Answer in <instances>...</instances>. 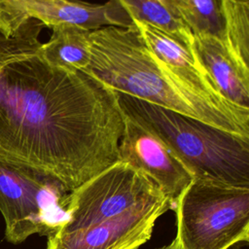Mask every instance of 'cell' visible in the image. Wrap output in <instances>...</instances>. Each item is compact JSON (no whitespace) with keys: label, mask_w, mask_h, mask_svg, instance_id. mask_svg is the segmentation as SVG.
Segmentation results:
<instances>
[{"label":"cell","mask_w":249,"mask_h":249,"mask_svg":"<svg viewBox=\"0 0 249 249\" xmlns=\"http://www.w3.org/2000/svg\"><path fill=\"white\" fill-rule=\"evenodd\" d=\"M43 24L0 35V159L29 166L66 193L118 160L124 116L115 90L39 54Z\"/></svg>","instance_id":"obj_1"},{"label":"cell","mask_w":249,"mask_h":249,"mask_svg":"<svg viewBox=\"0 0 249 249\" xmlns=\"http://www.w3.org/2000/svg\"><path fill=\"white\" fill-rule=\"evenodd\" d=\"M89 44L83 72L111 89L249 137V108L214 100L182 81L147 49L133 23L90 31Z\"/></svg>","instance_id":"obj_2"},{"label":"cell","mask_w":249,"mask_h":249,"mask_svg":"<svg viewBox=\"0 0 249 249\" xmlns=\"http://www.w3.org/2000/svg\"><path fill=\"white\" fill-rule=\"evenodd\" d=\"M116 93L123 113L159 136L194 179L249 188V137Z\"/></svg>","instance_id":"obj_3"},{"label":"cell","mask_w":249,"mask_h":249,"mask_svg":"<svg viewBox=\"0 0 249 249\" xmlns=\"http://www.w3.org/2000/svg\"><path fill=\"white\" fill-rule=\"evenodd\" d=\"M184 249H233L249 241V188L194 179L176 199Z\"/></svg>","instance_id":"obj_4"},{"label":"cell","mask_w":249,"mask_h":249,"mask_svg":"<svg viewBox=\"0 0 249 249\" xmlns=\"http://www.w3.org/2000/svg\"><path fill=\"white\" fill-rule=\"evenodd\" d=\"M67 193L24 164L0 159V212L5 239L19 244L33 234L49 235L66 222Z\"/></svg>","instance_id":"obj_5"},{"label":"cell","mask_w":249,"mask_h":249,"mask_svg":"<svg viewBox=\"0 0 249 249\" xmlns=\"http://www.w3.org/2000/svg\"><path fill=\"white\" fill-rule=\"evenodd\" d=\"M160 194L142 172L117 160L68 193L67 219L55 231H70L110 219Z\"/></svg>","instance_id":"obj_6"},{"label":"cell","mask_w":249,"mask_h":249,"mask_svg":"<svg viewBox=\"0 0 249 249\" xmlns=\"http://www.w3.org/2000/svg\"><path fill=\"white\" fill-rule=\"evenodd\" d=\"M169 209L168 198L160 194L110 219L70 231H53L47 235L46 249H138Z\"/></svg>","instance_id":"obj_7"},{"label":"cell","mask_w":249,"mask_h":249,"mask_svg":"<svg viewBox=\"0 0 249 249\" xmlns=\"http://www.w3.org/2000/svg\"><path fill=\"white\" fill-rule=\"evenodd\" d=\"M124 116L118 147V160L148 177L168 198L171 209L181 193L194 180L193 175L155 133Z\"/></svg>","instance_id":"obj_8"},{"label":"cell","mask_w":249,"mask_h":249,"mask_svg":"<svg viewBox=\"0 0 249 249\" xmlns=\"http://www.w3.org/2000/svg\"><path fill=\"white\" fill-rule=\"evenodd\" d=\"M147 49L174 75L202 94L219 102H231L219 92L191 44L187 45L149 23L132 20ZM232 103V102H231Z\"/></svg>","instance_id":"obj_9"},{"label":"cell","mask_w":249,"mask_h":249,"mask_svg":"<svg viewBox=\"0 0 249 249\" xmlns=\"http://www.w3.org/2000/svg\"><path fill=\"white\" fill-rule=\"evenodd\" d=\"M31 18L43 25H70L93 31L105 27H130L132 19L115 0L95 5L75 0H50L34 6Z\"/></svg>","instance_id":"obj_10"},{"label":"cell","mask_w":249,"mask_h":249,"mask_svg":"<svg viewBox=\"0 0 249 249\" xmlns=\"http://www.w3.org/2000/svg\"><path fill=\"white\" fill-rule=\"evenodd\" d=\"M192 48L221 95L249 108V68L238 62L216 36L193 34Z\"/></svg>","instance_id":"obj_11"},{"label":"cell","mask_w":249,"mask_h":249,"mask_svg":"<svg viewBox=\"0 0 249 249\" xmlns=\"http://www.w3.org/2000/svg\"><path fill=\"white\" fill-rule=\"evenodd\" d=\"M52 36L38 53L50 65L67 71H83L90 61V31L70 26L51 27Z\"/></svg>","instance_id":"obj_12"},{"label":"cell","mask_w":249,"mask_h":249,"mask_svg":"<svg viewBox=\"0 0 249 249\" xmlns=\"http://www.w3.org/2000/svg\"><path fill=\"white\" fill-rule=\"evenodd\" d=\"M131 19L156 26L184 44H191L193 33L180 11L166 0H115Z\"/></svg>","instance_id":"obj_13"},{"label":"cell","mask_w":249,"mask_h":249,"mask_svg":"<svg viewBox=\"0 0 249 249\" xmlns=\"http://www.w3.org/2000/svg\"><path fill=\"white\" fill-rule=\"evenodd\" d=\"M222 41L243 66L249 68V0H221Z\"/></svg>","instance_id":"obj_14"},{"label":"cell","mask_w":249,"mask_h":249,"mask_svg":"<svg viewBox=\"0 0 249 249\" xmlns=\"http://www.w3.org/2000/svg\"><path fill=\"white\" fill-rule=\"evenodd\" d=\"M187 24L193 34L213 35L222 40L221 0H185Z\"/></svg>","instance_id":"obj_15"},{"label":"cell","mask_w":249,"mask_h":249,"mask_svg":"<svg viewBox=\"0 0 249 249\" xmlns=\"http://www.w3.org/2000/svg\"><path fill=\"white\" fill-rule=\"evenodd\" d=\"M50 0H0V35L12 38L20 34L34 18L35 5Z\"/></svg>","instance_id":"obj_16"},{"label":"cell","mask_w":249,"mask_h":249,"mask_svg":"<svg viewBox=\"0 0 249 249\" xmlns=\"http://www.w3.org/2000/svg\"><path fill=\"white\" fill-rule=\"evenodd\" d=\"M166 1H168L170 4L175 6L180 11V13L182 14V16H183V18L186 21V18H187V5H186L185 0H166ZM186 23H187V21H186Z\"/></svg>","instance_id":"obj_17"},{"label":"cell","mask_w":249,"mask_h":249,"mask_svg":"<svg viewBox=\"0 0 249 249\" xmlns=\"http://www.w3.org/2000/svg\"><path fill=\"white\" fill-rule=\"evenodd\" d=\"M154 249H184L181 239L179 237L178 234H175L174 239L167 245L161 246V247H158V248H154Z\"/></svg>","instance_id":"obj_18"}]
</instances>
